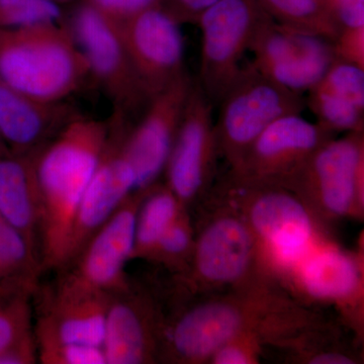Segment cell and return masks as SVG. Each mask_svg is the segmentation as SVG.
<instances>
[{
    "instance_id": "obj_1",
    "label": "cell",
    "mask_w": 364,
    "mask_h": 364,
    "mask_svg": "<svg viewBox=\"0 0 364 364\" xmlns=\"http://www.w3.org/2000/svg\"><path fill=\"white\" fill-rule=\"evenodd\" d=\"M109 133V119L81 114L36 154L40 254L45 272H59L65 267L74 217Z\"/></svg>"
},
{
    "instance_id": "obj_2",
    "label": "cell",
    "mask_w": 364,
    "mask_h": 364,
    "mask_svg": "<svg viewBox=\"0 0 364 364\" xmlns=\"http://www.w3.org/2000/svg\"><path fill=\"white\" fill-rule=\"evenodd\" d=\"M91 79L85 55L64 21L0 28V83L39 100H67Z\"/></svg>"
},
{
    "instance_id": "obj_3",
    "label": "cell",
    "mask_w": 364,
    "mask_h": 364,
    "mask_svg": "<svg viewBox=\"0 0 364 364\" xmlns=\"http://www.w3.org/2000/svg\"><path fill=\"white\" fill-rule=\"evenodd\" d=\"M66 20L87 61L91 79L109 98L114 112L134 123L151 97L134 69L119 23L85 0L67 9Z\"/></svg>"
},
{
    "instance_id": "obj_4",
    "label": "cell",
    "mask_w": 364,
    "mask_h": 364,
    "mask_svg": "<svg viewBox=\"0 0 364 364\" xmlns=\"http://www.w3.org/2000/svg\"><path fill=\"white\" fill-rule=\"evenodd\" d=\"M218 105V145L237 164L267 127L287 114H301L306 100L249 63L241 67Z\"/></svg>"
},
{
    "instance_id": "obj_5",
    "label": "cell",
    "mask_w": 364,
    "mask_h": 364,
    "mask_svg": "<svg viewBox=\"0 0 364 364\" xmlns=\"http://www.w3.org/2000/svg\"><path fill=\"white\" fill-rule=\"evenodd\" d=\"M267 16L257 0H218L198 18L202 48L196 81L214 107L240 71L254 33Z\"/></svg>"
},
{
    "instance_id": "obj_6",
    "label": "cell",
    "mask_w": 364,
    "mask_h": 364,
    "mask_svg": "<svg viewBox=\"0 0 364 364\" xmlns=\"http://www.w3.org/2000/svg\"><path fill=\"white\" fill-rule=\"evenodd\" d=\"M249 51L251 64L263 75L301 95L322 80L336 60L333 41L280 25L269 16L254 33Z\"/></svg>"
},
{
    "instance_id": "obj_7",
    "label": "cell",
    "mask_w": 364,
    "mask_h": 364,
    "mask_svg": "<svg viewBox=\"0 0 364 364\" xmlns=\"http://www.w3.org/2000/svg\"><path fill=\"white\" fill-rule=\"evenodd\" d=\"M57 274L55 282H42L33 296L36 343L102 346L109 294Z\"/></svg>"
},
{
    "instance_id": "obj_8",
    "label": "cell",
    "mask_w": 364,
    "mask_h": 364,
    "mask_svg": "<svg viewBox=\"0 0 364 364\" xmlns=\"http://www.w3.org/2000/svg\"><path fill=\"white\" fill-rule=\"evenodd\" d=\"M109 123V138L104 152L74 217L63 269L121 203L136 191L135 171L124 150V139L132 122L112 112Z\"/></svg>"
},
{
    "instance_id": "obj_9",
    "label": "cell",
    "mask_w": 364,
    "mask_h": 364,
    "mask_svg": "<svg viewBox=\"0 0 364 364\" xmlns=\"http://www.w3.org/2000/svg\"><path fill=\"white\" fill-rule=\"evenodd\" d=\"M193 80L188 71L150 98L124 139V150L136 174V191H145L166 167Z\"/></svg>"
},
{
    "instance_id": "obj_10",
    "label": "cell",
    "mask_w": 364,
    "mask_h": 364,
    "mask_svg": "<svg viewBox=\"0 0 364 364\" xmlns=\"http://www.w3.org/2000/svg\"><path fill=\"white\" fill-rule=\"evenodd\" d=\"M145 191H136L91 236L64 273L83 286L107 294L128 286L124 267L132 259L136 213Z\"/></svg>"
},
{
    "instance_id": "obj_11",
    "label": "cell",
    "mask_w": 364,
    "mask_h": 364,
    "mask_svg": "<svg viewBox=\"0 0 364 364\" xmlns=\"http://www.w3.org/2000/svg\"><path fill=\"white\" fill-rule=\"evenodd\" d=\"M119 28L136 75L150 97L186 71L181 25L163 7L138 14L119 23Z\"/></svg>"
},
{
    "instance_id": "obj_12",
    "label": "cell",
    "mask_w": 364,
    "mask_h": 364,
    "mask_svg": "<svg viewBox=\"0 0 364 364\" xmlns=\"http://www.w3.org/2000/svg\"><path fill=\"white\" fill-rule=\"evenodd\" d=\"M332 133L301 114H287L258 136L237 168L244 179L254 181L294 176L323 144L331 140Z\"/></svg>"
},
{
    "instance_id": "obj_13",
    "label": "cell",
    "mask_w": 364,
    "mask_h": 364,
    "mask_svg": "<svg viewBox=\"0 0 364 364\" xmlns=\"http://www.w3.org/2000/svg\"><path fill=\"white\" fill-rule=\"evenodd\" d=\"M214 105L193 80L181 126L165 170L168 188L179 200H188L203 188L218 145Z\"/></svg>"
},
{
    "instance_id": "obj_14",
    "label": "cell",
    "mask_w": 364,
    "mask_h": 364,
    "mask_svg": "<svg viewBox=\"0 0 364 364\" xmlns=\"http://www.w3.org/2000/svg\"><path fill=\"white\" fill-rule=\"evenodd\" d=\"M79 116L67 100H39L0 83V134L14 154L39 152Z\"/></svg>"
},
{
    "instance_id": "obj_15",
    "label": "cell",
    "mask_w": 364,
    "mask_h": 364,
    "mask_svg": "<svg viewBox=\"0 0 364 364\" xmlns=\"http://www.w3.org/2000/svg\"><path fill=\"white\" fill-rule=\"evenodd\" d=\"M363 174V131H358L323 144L294 176L313 186L328 210L344 215L359 193Z\"/></svg>"
},
{
    "instance_id": "obj_16",
    "label": "cell",
    "mask_w": 364,
    "mask_h": 364,
    "mask_svg": "<svg viewBox=\"0 0 364 364\" xmlns=\"http://www.w3.org/2000/svg\"><path fill=\"white\" fill-rule=\"evenodd\" d=\"M148 304L131 282L109 294L102 344L107 364H141L154 359L156 323Z\"/></svg>"
},
{
    "instance_id": "obj_17",
    "label": "cell",
    "mask_w": 364,
    "mask_h": 364,
    "mask_svg": "<svg viewBox=\"0 0 364 364\" xmlns=\"http://www.w3.org/2000/svg\"><path fill=\"white\" fill-rule=\"evenodd\" d=\"M253 205L251 221L275 257L286 265L304 260L310 250L313 229L301 203L287 193L269 191Z\"/></svg>"
},
{
    "instance_id": "obj_18",
    "label": "cell",
    "mask_w": 364,
    "mask_h": 364,
    "mask_svg": "<svg viewBox=\"0 0 364 364\" xmlns=\"http://www.w3.org/2000/svg\"><path fill=\"white\" fill-rule=\"evenodd\" d=\"M37 153L9 152L0 156V217L23 234L40 253L39 191L35 169Z\"/></svg>"
},
{
    "instance_id": "obj_19",
    "label": "cell",
    "mask_w": 364,
    "mask_h": 364,
    "mask_svg": "<svg viewBox=\"0 0 364 364\" xmlns=\"http://www.w3.org/2000/svg\"><path fill=\"white\" fill-rule=\"evenodd\" d=\"M238 311L224 304L203 305L189 311L169 333V350L183 360L202 359L233 338L241 327Z\"/></svg>"
},
{
    "instance_id": "obj_20",
    "label": "cell",
    "mask_w": 364,
    "mask_h": 364,
    "mask_svg": "<svg viewBox=\"0 0 364 364\" xmlns=\"http://www.w3.org/2000/svg\"><path fill=\"white\" fill-rule=\"evenodd\" d=\"M250 252V235L245 226L237 220L222 219L203 234L196 250V265L205 279L232 282L245 270Z\"/></svg>"
},
{
    "instance_id": "obj_21",
    "label": "cell",
    "mask_w": 364,
    "mask_h": 364,
    "mask_svg": "<svg viewBox=\"0 0 364 364\" xmlns=\"http://www.w3.org/2000/svg\"><path fill=\"white\" fill-rule=\"evenodd\" d=\"M44 273L39 251L0 217V294L33 299Z\"/></svg>"
},
{
    "instance_id": "obj_22",
    "label": "cell",
    "mask_w": 364,
    "mask_h": 364,
    "mask_svg": "<svg viewBox=\"0 0 364 364\" xmlns=\"http://www.w3.org/2000/svg\"><path fill=\"white\" fill-rule=\"evenodd\" d=\"M301 282L309 294L320 299H343L359 284V269L351 257L339 251H322L305 257Z\"/></svg>"
},
{
    "instance_id": "obj_23",
    "label": "cell",
    "mask_w": 364,
    "mask_h": 364,
    "mask_svg": "<svg viewBox=\"0 0 364 364\" xmlns=\"http://www.w3.org/2000/svg\"><path fill=\"white\" fill-rule=\"evenodd\" d=\"M136 213L135 243L132 258L151 255L170 225L178 217V198L169 188L148 195Z\"/></svg>"
},
{
    "instance_id": "obj_24",
    "label": "cell",
    "mask_w": 364,
    "mask_h": 364,
    "mask_svg": "<svg viewBox=\"0 0 364 364\" xmlns=\"http://www.w3.org/2000/svg\"><path fill=\"white\" fill-rule=\"evenodd\" d=\"M273 21L334 41L339 28L333 20L327 0H257Z\"/></svg>"
},
{
    "instance_id": "obj_25",
    "label": "cell",
    "mask_w": 364,
    "mask_h": 364,
    "mask_svg": "<svg viewBox=\"0 0 364 364\" xmlns=\"http://www.w3.org/2000/svg\"><path fill=\"white\" fill-rule=\"evenodd\" d=\"M306 107L317 117V123L331 132L363 130L364 109L353 102L315 86L309 91Z\"/></svg>"
},
{
    "instance_id": "obj_26",
    "label": "cell",
    "mask_w": 364,
    "mask_h": 364,
    "mask_svg": "<svg viewBox=\"0 0 364 364\" xmlns=\"http://www.w3.org/2000/svg\"><path fill=\"white\" fill-rule=\"evenodd\" d=\"M66 16V9L49 0H0L1 28L64 21Z\"/></svg>"
},
{
    "instance_id": "obj_27",
    "label": "cell",
    "mask_w": 364,
    "mask_h": 364,
    "mask_svg": "<svg viewBox=\"0 0 364 364\" xmlns=\"http://www.w3.org/2000/svg\"><path fill=\"white\" fill-rule=\"evenodd\" d=\"M33 334L32 298L0 294V352Z\"/></svg>"
},
{
    "instance_id": "obj_28",
    "label": "cell",
    "mask_w": 364,
    "mask_h": 364,
    "mask_svg": "<svg viewBox=\"0 0 364 364\" xmlns=\"http://www.w3.org/2000/svg\"><path fill=\"white\" fill-rule=\"evenodd\" d=\"M318 87L329 91L364 109V68L336 59L318 83Z\"/></svg>"
},
{
    "instance_id": "obj_29",
    "label": "cell",
    "mask_w": 364,
    "mask_h": 364,
    "mask_svg": "<svg viewBox=\"0 0 364 364\" xmlns=\"http://www.w3.org/2000/svg\"><path fill=\"white\" fill-rule=\"evenodd\" d=\"M38 363L107 364L104 347L81 343L37 344Z\"/></svg>"
},
{
    "instance_id": "obj_30",
    "label": "cell",
    "mask_w": 364,
    "mask_h": 364,
    "mask_svg": "<svg viewBox=\"0 0 364 364\" xmlns=\"http://www.w3.org/2000/svg\"><path fill=\"white\" fill-rule=\"evenodd\" d=\"M93 9L116 23L133 18L154 7H162L165 0H85Z\"/></svg>"
},
{
    "instance_id": "obj_31",
    "label": "cell",
    "mask_w": 364,
    "mask_h": 364,
    "mask_svg": "<svg viewBox=\"0 0 364 364\" xmlns=\"http://www.w3.org/2000/svg\"><path fill=\"white\" fill-rule=\"evenodd\" d=\"M189 242L191 237L188 227L178 215L162 235L151 255H156L165 261L176 260L186 252Z\"/></svg>"
},
{
    "instance_id": "obj_32",
    "label": "cell",
    "mask_w": 364,
    "mask_h": 364,
    "mask_svg": "<svg viewBox=\"0 0 364 364\" xmlns=\"http://www.w3.org/2000/svg\"><path fill=\"white\" fill-rule=\"evenodd\" d=\"M333 43L336 59L364 68V26L340 31Z\"/></svg>"
},
{
    "instance_id": "obj_33",
    "label": "cell",
    "mask_w": 364,
    "mask_h": 364,
    "mask_svg": "<svg viewBox=\"0 0 364 364\" xmlns=\"http://www.w3.org/2000/svg\"><path fill=\"white\" fill-rule=\"evenodd\" d=\"M327 4L339 32L364 26V0H327Z\"/></svg>"
},
{
    "instance_id": "obj_34",
    "label": "cell",
    "mask_w": 364,
    "mask_h": 364,
    "mask_svg": "<svg viewBox=\"0 0 364 364\" xmlns=\"http://www.w3.org/2000/svg\"><path fill=\"white\" fill-rule=\"evenodd\" d=\"M218 0H165L163 9L181 25L198 23V18Z\"/></svg>"
},
{
    "instance_id": "obj_35",
    "label": "cell",
    "mask_w": 364,
    "mask_h": 364,
    "mask_svg": "<svg viewBox=\"0 0 364 364\" xmlns=\"http://www.w3.org/2000/svg\"><path fill=\"white\" fill-rule=\"evenodd\" d=\"M35 363H38V349L33 334L0 352V364Z\"/></svg>"
},
{
    "instance_id": "obj_36",
    "label": "cell",
    "mask_w": 364,
    "mask_h": 364,
    "mask_svg": "<svg viewBox=\"0 0 364 364\" xmlns=\"http://www.w3.org/2000/svg\"><path fill=\"white\" fill-rule=\"evenodd\" d=\"M215 363L218 364H246L249 358L246 354L236 347L223 346L215 352Z\"/></svg>"
},
{
    "instance_id": "obj_37",
    "label": "cell",
    "mask_w": 364,
    "mask_h": 364,
    "mask_svg": "<svg viewBox=\"0 0 364 364\" xmlns=\"http://www.w3.org/2000/svg\"><path fill=\"white\" fill-rule=\"evenodd\" d=\"M312 363L318 364H348L352 363V361L350 358L340 355V354L328 353L314 358Z\"/></svg>"
},
{
    "instance_id": "obj_38",
    "label": "cell",
    "mask_w": 364,
    "mask_h": 364,
    "mask_svg": "<svg viewBox=\"0 0 364 364\" xmlns=\"http://www.w3.org/2000/svg\"><path fill=\"white\" fill-rule=\"evenodd\" d=\"M49 1L61 6L62 9H66L67 11V9L73 6L77 0H49Z\"/></svg>"
},
{
    "instance_id": "obj_39",
    "label": "cell",
    "mask_w": 364,
    "mask_h": 364,
    "mask_svg": "<svg viewBox=\"0 0 364 364\" xmlns=\"http://www.w3.org/2000/svg\"><path fill=\"white\" fill-rule=\"evenodd\" d=\"M11 152L7 148L6 142H4V138H2L1 134H0V156L7 154Z\"/></svg>"
}]
</instances>
